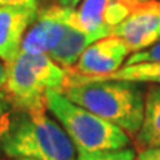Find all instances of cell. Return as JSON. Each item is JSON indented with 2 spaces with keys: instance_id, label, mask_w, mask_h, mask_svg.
Listing matches in <instances>:
<instances>
[{
  "instance_id": "obj_1",
  "label": "cell",
  "mask_w": 160,
  "mask_h": 160,
  "mask_svg": "<svg viewBox=\"0 0 160 160\" xmlns=\"http://www.w3.org/2000/svg\"><path fill=\"white\" fill-rule=\"evenodd\" d=\"M142 85L105 76H85L70 68L61 92L73 102L119 126L129 137H135L144 119L147 89Z\"/></svg>"
},
{
  "instance_id": "obj_2",
  "label": "cell",
  "mask_w": 160,
  "mask_h": 160,
  "mask_svg": "<svg viewBox=\"0 0 160 160\" xmlns=\"http://www.w3.org/2000/svg\"><path fill=\"white\" fill-rule=\"evenodd\" d=\"M48 110H19L13 128L2 153L11 159L30 157L37 160H76L77 148L68 133L64 131Z\"/></svg>"
},
{
  "instance_id": "obj_3",
  "label": "cell",
  "mask_w": 160,
  "mask_h": 160,
  "mask_svg": "<svg viewBox=\"0 0 160 160\" xmlns=\"http://www.w3.org/2000/svg\"><path fill=\"white\" fill-rule=\"evenodd\" d=\"M6 67L5 95L24 111L48 110L46 93L62 91L70 70L61 67L49 55L22 51L13 61L6 62Z\"/></svg>"
},
{
  "instance_id": "obj_4",
  "label": "cell",
  "mask_w": 160,
  "mask_h": 160,
  "mask_svg": "<svg viewBox=\"0 0 160 160\" xmlns=\"http://www.w3.org/2000/svg\"><path fill=\"white\" fill-rule=\"evenodd\" d=\"M46 108L68 133L77 151L122 150L131 144L123 129L73 102L61 91L46 93Z\"/></svg>"
},
{
  "instance_id": "obj_5",
  "label": "cell",
  "mask_w": 160,
  "mask_h": 160,
  "mask_svg": "<svg viewBox=\"0 0 160 160\" xmlns=\"http://www.w3.org/2000/svg\"><path fill=\"white\" fill-rule=\"evenodd\" d=\"M144 2L145 0H82L73 9L71 22L86 33L105 37Z\"/></svg>"
},
{
  "instance_id": "obj_6",
  "label": "cell",
  "mask_w": 160,
  "mask_h": 160,
  "mask_svg": "<svg viewBox=\"0 0 160 160\" xmlns=\"http://www.w3.org/2000/svg\"><path fill=\"white\" fill-rule=\"evenodd\" d=\"M73 15V8L52 5L39 11L36 21L25 33L21 51L28 53H45L53 51L61 42Z\"/></svg>"
},
{
  "instance_id": "obj_7",
  "label": "cell",
  "mask_w": 160,
  "mask_h": 160,
  "mask_svg": "<svg viewBox=\"0 0 160 160\" xmlns=\"http://www.w3.org/2000/svg\"><path fill=\"white\" fill-rule=\"evenodd\" d=\"M111 34L125 40L132 53L151 46L160 39V0H145Z\"/></svg>"
},
{
  "instance_id": "obj_8",
  "label": "cell",
  "mask_w": 160,
  "mask_h": 160,
  "mask_svg": "<svg viewBox=\"0 0 160 160\" xmlns=\"http://www.w3.org/2000/svg\"><path fill=\"white\" fill-rule=\"evenodd\" d=\"M131 53L125 40L110 34L88 46L73 70L85 76H107L122 68Z\"/></svg>"
},
{
  "instance_id": "obj_9",
  "label": "cell",
  "mask_w": 160,
  "mask_h": 160,
  "mask_svg": "<svg viewBox=\"0 0 160 160\" xmlns=\"http://www.w3.org/2000/svg\"><path fill=\"white\" fill-rule=\"evenodd\" d=\"M39 15V5H0V59L19 55L25 33Z\"/></svg>"
},
{
  "instance_id": "obj_10",
  "label": "cell",
  "mask_w": 160,
  "mask_h": 160,
  "mask_svg": "<svg viewBox=\"0 0 160 160\" xmlns=\"http://www.w3.org/2000/svg\"><path fill=\"white\" fill-rule=\"evenodd\" d=\"M133 138L137 151L160 147V85H151L145 91L144 119Z\"/></svg>"
},
{
  "instance_id": "obj_11",
  "label": "cell",
  "mask_w": 160,
  "mask_h": 160,
  "mask_svg": "<svg viewBox=\"0 0 160 160\" xmlns=\"http://www.w3.org/2000/svg\"><path fill=\"white\" fill-rule=\"evenodd\" d=\"M98 39L101 37L77 28L70 19V24L64 33L62 39L53 51L49 52V57L64 68H73L80 55L83 53V51Z\"/></svg>"
},
{
  "instance_id": "obj_12",
  "label": "cell",
  "mask_w": 160,
  "mask_h": 160,
  "mask_svg": "<svg viewBox=\"0 0 160 160\" xmlns=\"http://www.w3.org/2000/svg\"><path fill=\"white\" fill-rule=\"evenodd\" d=\"M105 77L132 80L144 85H160V61L123 65L122 68L111 74H107Z\"/></svg>"
},
{
  "instance_id": "obj_13",
  "label": "cell",
  "mask_w": 160,
  "mask_h": 160,
  "mask_svg": "<svg viewBox=\"0 0 160 160\" xmlns=\"http://www.w3.org/2000/svg\"><path fill=\"white\" fill-rule=\"evenodd\" d=\"M19 114V108H17L13 104L5 97H0V153L2 147L6 142V139L11 133L13 123Z\"/></svg>"
},
{
  "instance_id": "obj_14",
  "label": "cell",
  "mask_w": 160,
  "mask_h": 160,
  "mask_svg": "<svg viewBox=\"0 0 160 160\" xmlns=\"http://www.w3.org/2000/svg\"><path fill=\"white\" fill-rule=\"evenodd\" d=\"M137 153L131 147L105 151H77L76 160H135Z\"/></svg>"
},
{
  "instance_id": "obj_15",
  "label": "cell",
  "mask_w": 160,
  "mask_h": 160,
  "mask_svg": "<svg viewBox=\"0 0 160 160\" xmlns=\"http://www.w3.org/2000/svg\"><path fill=\"white\" fill-rule=\"evenodd\" d=\"M154 61H160V39L157 42H154L151 46L142 49V51L131 53L128 57V59H126L125 65L141 64V62H154Z\"/></svg>"
},
{
  "instance_id": "obj_16",
  "label": "cell",
  "mask_w": 160,
  "mask_h": 160,
  "mask_svg": "<svg viewBox=\"0 0 160 160\" xmlns=\"http://www.w3.org/2000/svg\"><path fill=\"white\" fill-rule=\"evenodd\" d=\"M137 160H160V147H151L138 151Z\"/></svg>"
},
{
  "instance_id": "obj_17",
  "label": "cell",
  "mask_w": 160,
  "mask_h": 160,
  "mask_svg": "<svg viewBox=\"0 0 160 160\" xmlns=\"http://www.w3.org/2000/svg\"><path fill=\"white\" fill-rule=\"evenodd\" d=\"M8 76V67L3 59H0V97H5V83Z\"/></svg>"
},
{
  "instance_id": "obj_18",
  "label": "cell",
  "mask_w": 160,
  "mask_h": 160,
  "mask_svg": "<svg viewBox=\"0 0 160 160\" xmlns=\"http://www.w3.org/2000/svg\"><path fill=\"white\" fill-rule=\"evenodd\" d=\"M0 5H37V0H0Z\"/></svg>"
},
{
  "instance_id": "obj_19",
  "label": "cell",
  "mask_w": 160,
  "mask_h": 160,
  "mask_svg": "<svg viewBox=\"0 0 160 160\" xmlns=\"http://www.w3.org/2000/svg\"><path fill=\"white\" fill-rule=\"evenodd\" d=\"M82 0H55V3L57 5H61V6H65V8H77L79 3Z\"/></svg>"
},
{
  "instance_id": "obj_20",
  "label": "cell",
  "mask_w": 160,
  "mask_h": 160,
  "mask_svg": "<svg viewBox=\"0 0 160 160\" xmlns=\"http://www.w3.org/2000/svg\"><path fill=\"white\" fill-rule=\"evenodd\" d=\"M13 160H37V159H30V157H21V159H13Z\"/></svg>"
}]
</instances>
